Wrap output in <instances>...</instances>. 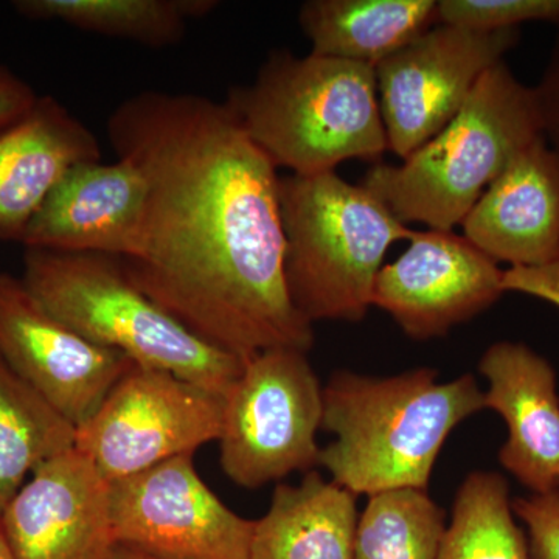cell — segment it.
I'll list each match as a JSON object with an SVG mask.
<instances>
[{"mask_svg": "<svg viewBox=\"0 0 559 559\" xmlns=\"http://www.w3.org/2000/svg\"><path fill=\"white\" fill-rule=\"evenodd\" d=\"M106 134L146 182L138 242L120 260L132 283L242 360L310 352L312 323L286 286L277 168L227 102L140 92L114 109Z\"/></svg>", "mask_w": 559, "mask_h": 559, "instance_id": "1", "label": "cell"}, {"mask_svg": "<svg viewBox=\"0 0 559 559\" xmlns=\"http://www.w3.org/2000/svg\"><path fill=\"white\" fill-rule=\"evenodd\" d=\"M481 409L484 392L471 373L440 382L430 367L384 378L337 371L323 388L322 430L334 440L319 466L356 496L426 491L452 430Z\"/></svg>", "mask_w": 559, "mask_h": 559, "instance_id": "2", "label": "cell"}, {"mask_svg": "<svg viewBox=\"0 0 559 559\" xmlns=\"http://www.w3.org/2000/svg\"><path fill=\"white\" fill-rule=\"evenodd\" d=\"M227 105L275 168L336 171L342 162H378L389 150L374 68L277 50Z\"/></svg>", "mask_w": 559, "mask_h": 559, "instance_id": "3", "label": "cell"}, {"mask_svg": "<svg viewBox=\"0 0 559 559\" xmlns=\"http://www.w3.org/2000/svg\"><path fill=\"white\" fill-rule=\"evenodd\" d=\"M540 135L533 87L500 61L436 138L399 165L374 164L360 186L401 223L454 230L507 164Z\"/></svg>", "mask_w": 559, "mask_h": 559, "instance_id": "4", "label": "cell"}, {"mask_svg": "<svg viewBox=\"0 0 559 559\" xmlns=\"http://www.w3.org/2000/svg\"><path fill=\"white\" fill-rule=\"evenodd\" d=\"M22 282L87 341L221 396L248 362L187 329L132 283L116 257L25 249Z\"/></svg>", "mask_w": 559, "mask_h": 559, "instance_id": "5", "label": "cell"}, {"mask_svg": "<svg viewBox=\"0 0 559 559\" xmlns=\"http://www.w3.org/2000/svg\"><path fill=\"white\" fill-rule=\"evenodd\" d=\"M285 231V278L297 311L320 320L360 322L371 307L385 253L409 241L401 223L373 193L336 171L280 178Z\"/></svg>", "mask_w": 559, "mask_h": 559, "instance_id": "6", "label": "cell"}, {"mask_svg": "<svg viewBox=\"0 0 559 559\" xmlns=\"http://www.w3.org/2000/svg\"><path fill=\"white\" fill-rule=\"evenodd\" d=\"M323 388L300 349L250 358L224 396L221 468L242 488H260L319 466Z\"/></svg>", "mask_w": 559, "mask_h": 559, "instance_id": "7", "label": "cell"}, {"mask_svg": "<svg viewBox=\"0 0 559 559\" xmlns=\"http://www.w3.org/2000/svg\"><path fill=\"white\" fill-rule=\"evenodd\" d=\"M223 414L218 393L134 364L76 428L75 448L116 481L218 441Z\"/></svg>", "mask_w": 559, "mask_h": 559, "instance_id": "8", "label": "cell"}, {"mask_svg": "<svg viewBox=\"0 0 559 559\" xmlns=\"http://www.w3.org/2000/svg\"><path fill=\"white\" fill-rule=\"evenodd\" d=\"M520 36L437 24L382 60L374 73L389 150L404 160L436 138Z\"/></svg>", "mask_w": 559, "mask_h": 559, "instance_id": "9", "label": "cell"}, {"mask_svg": "<svg viewBox=\"0 0 559 559\" xmlns=\"http://www.w3.org/2000/svg\"><path fill=\"white\" fill-rule=\"evenodd\" d=\"M117 544L167 559H250L255 521L221 502L193 454L109 481Z\"/></svg>", "mask_w": 559, "mask_h": 559, "instance_id": "10", "label": "cell"}, {"mask_svg": "<svg viewBox=\"0 0 559 559\" xmlns=\"http://www.w3.org/2000/svg\"><path fill=\"white\" fill-rule=\"evenodd\" d=\"M0 358L75 428L134 366L70 329L22 278L5 272H0Z\"/></svg>", "mask_w": 559, "mask_h": 559, "instance_id": "11", "label": "cell"}, {"mask_svg": "<svg viewBox=\"0 0 559 559\" xmlns=\"http://www.w3.org/2000/svg\"><path fill=\"white\" fill-rule=\"evenodd\" d=\"M502 280L499 263L463 235L414 230L406 252L381 267L371 307L412 340L429 341L491 308L506 294Z\"/></svg>", "mask_w": 559, "mask_h": 559, "instance_id": "12", "label": "cell"}, {"mask_svg": "<svg viewBox=\"0 0 559 559\" xmlns=\"http://www.w3.org/2000/svg\"><path fill=\"white\" fill-rule=\"evenodd\" d=\"M16 559H110L109 481L76 448L43 463L0 511Z\"/></svg>", "mask_w": 559, "mask_h": 559, "instance_id": "13", "label": "cell"}, {"mask_svg": "<svg viewBox=\"0 0 559 559\" xmlns=\"http://www.w3.org/2000/svg\"><path fill=\"white\" fill-rule=\"evenodd\" d=\"M146 182L130 160L84 162L66 173L38 210L21 245L123 260L138 242Z\"/></svg>", "mask_w": 559, "mask_h": 559, "instance_id": "14", "label": "cell"}, {"mask_svg": "<svg viewBox=\"0 0 559 559\" xmlns=\"http://www.w3.org/2000/svg\"><path fill=\"white\" fill-rule=\"evenodd\" d=\"M462 229L485 255L510 267L559 259V157L543 135L489 183Z\"/></svg>", "mask_w": 559, "mask_h": 559, "instance_id": "15", "label": "cell"}, {"mask_svg": "<svg viewBox=\"0 0 559 559\" xmlns=\"http://www.w3.org/2000/svg\"><path fill=\"white\" fill-rule=\"evenodd\" d=\"M485 409L506 421L499 462L533 495L559 488V395L549 360L522 342H496L479 362Z\"/></svg>", "mask_w": 559, "mask_h": 559, "instance_id": "16", "label": "cell"}, {"mask_svg": "<svg viewBox=\"0 0 559 559\" xmlns=\"http://www.w3.org/2000/svg\"><path fill=\"white\" fill-rule=\"evenodd\" d=\"M102 160L94 132L57 98L38 97L0 131V241L21 242L66 173Z\"/></svg>", "mask_w": 559, "mask_h": 559, "instance_id": "17", "label": "cell"}, {"mask_svg": "<svg viewBox=\"0 0 559 559\" xmlns=\"http://www.w3.org/2000/svg\"><path fill=\"white\" fill-rule=\"evenodd\" d=\"M358 496L308 471L300 485L280 484L253 528L250 559H353Z\"/></svg>", "mask_w": 559, "mask_h": 559, "instance_id": "18", "label": "cell"}, {"mask_svg": "<svg viewBox=\"0 0 559 559\" xmlns=\"http://www.w3.org/2000/svg\"><path fill=\"white\" fill-rule=\"evenodd\" d=\"M439 0H308L299 24L311 53L377 68L439 24Z\"/></svg>", "mask_w": 559, "mask_h": 559, "instance_id": "19", "label": "cell"}, {"mask_svg": "<svg viewBox=\"0 0 559 559\" xmlns=\"http://www.w3.org/2000/svg\"><path fill=\"white\" fill-rule=\"evenodd\" d=\"M213 0H17L14 10L32 21H58L80 31L168 47L186 36L187 22L207 16Z\"/></svg>", "mask_w": 559, "mask_h": 559, "instance_id": "20", "label": "cell"}, {"mask_svg": "<svg viewBox=\"0 0 559 559\" xmlns=\"http://www.w3.org/2000/svg\"><path fill=\"white\" fill-rule=\"evenodd\" d=\"M76 428L0 358V511L43 463L75 448Z\"/></svg>", "mask_w": 559, "mask_h": 559, "instance_id": "21", "label": "cell"}, {"mask_svg": "<svg viewBox=\"0 0 559 559\" xmlns=\"http://www.w3.org/2000/svg\"><path fill=\"white\" fill-rule=\"evenodd\" d=\"M437 559H532L506 477L474 471L462 481Z\"/></svg>", "mask_w": 559, "mask_h": 559, "instance_id": "22", "label": "cell"}, {"mask_svg": "<svg viewBox=\"0 0 559 559\" xmlns=\"http://www.w3.org/2000/svg\"><path fill=\"white\" fill-rule=\"evenodd\" d=\"M447 527L443 509L423 489L378 492L360 513L353 559H437Z\"/></svg>", "mask_w": 559, "mask_h": 559, "instance_id": "23", "label": "cell"}, {"mask_svg": "<svg viewBox=\"0 0 559 559\" xmlns=\"http://www.w3.org/2000/svg\"><path fill=\"white\" fill-rule=\"evenodd\" d=\"M439 24L476 32L520 31L528 22H559V0H439Z\"/></svg>", "mask_w": 559, "mask_h": 559, "instance_id": "24", "label": "cell"}, {"mask_svg": "<svg viewBox=\"0 0 559 559\" xmlns=\"http://www.w3.org/2000/svg\"><path fill=\"white\" fill-rule=\"evenodd\" d=\"M514 516L528 532L532 559H559V488L513 502Z\"/></svg>", "mask_w": 559, "mask_h": 559, "instance_id": "25", "label": "cell"}, {"mask_svg": "<svg viewBox=\"0 0 559 559\" xmlns=\"http://www.w3.org/2000/svg\"><path fill=\"white\" fill-rule=\"evenodd\" d=\"M555 27H557V36H555L549 61L539 83L533 87V92L538 105L543 138L559 157V22Z\"/></svg>", "mask_w": 559, "mask_h": 559, "instance_id": "26", "label": "cell"}, {"mask_svg": "<svg viewBox=\"0 0 559 559\" xmlns=\"http://www.w3.org/2000/svg\"><path fill=\"white\" fill-rule=\"evenodd\" d=\"M502 288L506 294H524L559 308V259L543 266L503 271Z\"/></svg>", "mask_w": 559, "mask_h": 559, "instance_id": "27", "label": "cell"}, {"mask_svg": "<svg viewBox=\"0 0 559 559\" xmlns=\"http://www.w3.org/2000/svg\"><path fill=\"white\" fill-rule=\"evenodd\" d=\"M38 97L31 84L0 64V131L24 116Z\"/></svg>", "mask_w": 559, "mask_h": 559, "instance_id": "28", "label": "cell"}, {"mask_svg": "<svg viewBox=\"0 0 559 559\" xmlns=\"http://www.w3.org/2000/svg\"><path fill=\"white\" fill-rule=\"evenodd\" d=\"M110 559H167L160 557H154V555L146 554V551L135 549V547L123 546V544H117L114 547Z\"/></svg>", "mask_w": 559, "mask_h": 559, "instance_id": "29", "label": "cell"}, {"mask_svg": "<svg viewBox=\"0 0 559 559\" xmlns=\"http://www.w3.org/2000/svg\"><path fill=\"white\" fill-rule=\"evenodd\" d=\"M0 559H16L14 558L13 551L10 549L9 540L5 538L2 525H0Z\"/></svg>", "mask_w": 559, "mask_h": 559, "instance_id": "30", "label": "cell"}]
</instances>
